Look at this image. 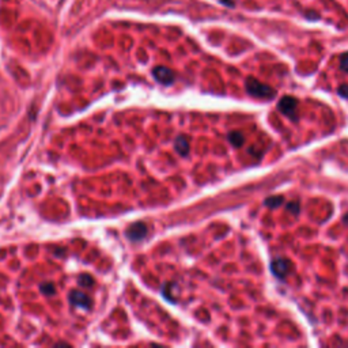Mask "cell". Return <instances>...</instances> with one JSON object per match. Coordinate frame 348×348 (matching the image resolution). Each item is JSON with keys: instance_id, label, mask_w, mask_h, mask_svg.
Masks as SVG:
<instances>
[{"instance_id": "obj_1", "label": "cell", "mask_w": 348, "mask_h": 348, "mask_svg": "<svg viewBox=\"0 0 348 348\" xmlns=\"http://www.w3.org/2000/svg\"><path fill=\"white\" fill-rule=\"evenodd\" d=\"M245 87L249 96L256 97V98H264V100H271L276 96V90L271 86L261 83L254 78H247L245 82Z\"/></svg>"}, {"instance_id": "obj_2", "label": "cell", "mask_w": 348, "mask_h": 348, "mask_svg": "<svg viewBox=\"0 0 348 348\" xmlns=\"http://www.w3.org/2000/svg\"><path fill=\"white\" fill-rule=\"evenodd\" d=\"M278 109L280 113L287 116L290 120L298 121V100L291 96L283 97L279 102H278Z\"/></svg>"}, {"instance_id": "obj_3", "label": "cell", "mask_w": 348, "mask_h": 348, "mask_svg": "<svg viewBox=\"0 0 348 348\" xmlns=\"http://www.w3.org/2000/svg\"><path fill=\"white\" fill-rule=\"evenodd\" d=\"M293 270V263L283 257H278L271 263V271L278 279H284L287 278L290 272Z\"/></svg>"}, {"instance_id": "obj_4", "label": "cell", "mask_w": 348, "mask_h": 348, "mask_svg": "<svg viewBox=\"0 0 348 348\" xmlns=\"http://www.w3.org/2000/svg\"><path fill=\"white\" fill-rule=\"evenodd\" d=\"M152 75L162 84H171L174 82V73L166 67H156L152 71Z\"/></svg>"}, {"instance_id": "obj_5", "label": "cell", "mask_w": 348, "mask_h": 348, "mask_svg": "<svg viewBox=\"0 0 348 348\" xmlns=\"http://www.w3.org/2000/svg\"><path fill=\"white\" fill-rule=\"evenodd\" d=\"M69 301H71V303H72L73 306L83 307L84 310H89V309H90V305H92L90 298L87 297L86 294L79 293V291H73V293L71 294Z\"/></svg>"}, {"instance_id": "obj_6", "label": "cell", "mask_w": 348, "mask_h": 348, "mask_svg": "<svg viewBox=\"0 0 348 348\" xmlns=\"http://www.w3.org/2000/svg\"><path fill=\"white\" fill-rule=\"evenodd\" d=\"M147 234V227L143 223H135L127 231V237L132 241H139Z\"/></svg>"}, {"instance_id": "obj_7", "label": "cell", "mask_w": 348, "mask_h": 348, "mask_svg": "<svg viewBox=\"0 0 348 348\" xmlns=\"http://www.w3.org/2000/svg\"><path fill=\"white\" fill-rule=\"evenodd\" d=\"M227 139H229V142L231 143L234 147H242L243 143H245V136H243L241 132H238V131L230 132Z\"/></svg>"}, {"instance_id": "obj_8", "label": "cell", "mask_w": 348, "mask_h": 348, "mask_svg": "<svg viewBox=\"0 0 348 348\" xmlns=\"http://www.w3.org/2000/svg\"><path fill=\"white\" fill-rule=\"evenodd\" d=\"M176 150L181 154V155H187L189 151V143L188 140H187V138H184V136H180V138H177V140H176Z\"/></svg>"}, {"instance_id": "obj_9", "label": "cell", "mask_w": 348, "mask_h": 348, "mask_svg": "<svg viewBox=\"0 0 348 348\" xmlns=\"http://www.w3.org/2000/svg\"><path fill=\"white\" fill-rule=\"evenodd\" d=\"M283 203H284L283 196H272V197H268L266 202H264V204H266L267 207H271V208H278V207L282 206Z\"/></svg>"}, {"instance_id": "obj_10", "label": "cell", "mask_w": 348, "mask_h": 348, "mask_svg": "<svg viewBox=\"0 0 348 348\" xmlns=\"http://www.w3.org/2000/svg\"><path fill=\"white\" fill-rule=\"evenodd\" d=\"M340 69L344 72H348V52L340 56Z\"/></svg>"}, {"instance_id": "obj_11", "label": "cell", "mask_w": 348, "mask_h": 348, "mask_svg": "<svg viewBox=\"0 0 348 348\" xmlns=\"http://www.w3.org/2000/svg\"><path fill=\"white\" fill-rule=\"evenodd\" d=\"M287 210L291 212V214H294V215H298L299 214V211H301V208H299V203L298 202H291L287 204Z\"/></svg>"}, {"instance_id": "obj_12", "label": "cell", "mask_w": 348, "mask_h": 348, "mask_svg": "<svg viewBox=\"0 0 348 348\" xmlns=\"http://www.w3.org/2000/svg\"><path fill=\"white\" fill-rule=\"evenodd\" d=\"M41 290L45 294H55V287H53V286H52V284H49V283L44 284V286L41 287Z\"/></svg>"}, {"instance_id": "obj_13", "label": "cell", "mask_w": 348, "mask_h": 348, "mask_svg": "<svg viewBox=\"0 0 348 348\" xmlns=\"http://www.w3.org/2000/svg\"><path fill=\"white\" fill-rule=\"evenodd\" d=\"M339 94L343 98H347L348 100V86L347 84H341V86L339 87Z\"/></svg>"}, {"instance_id": "obj_14", "label": "cell", "mask_w": 348, "mask_h": 348, "mask_svg": "<svg viewBox=\"0 0 348 348\" xmlns=\"http://www.w3.org/2000/svg\"><path fill=\"white\" fill-rule=\"evenodd\" d=\"M92 283H93V280L90 276L83 275L82 278H80V284H83V286H90Z\"/></svg>"}, {"instance_id": "obj_15", "label": "cell", "mask_w": 348, "mask_h": 348, "mask_svg": "<svg viewBox=\"0 0 348 348\" xmlns=\"http://www.w3.org/2000/svg\"><path fill=\"white\" fill-rule=\"evenodd\" d=\"M305 15H306L309 19H318L320 18V15L316 14V13H305Z\"/></svg>"}]
</instances>
